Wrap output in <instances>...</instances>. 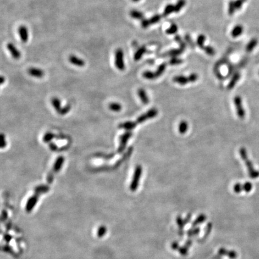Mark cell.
<instances>
[{
  "instance_id": "cell-8",
  "label": "cell",
  "mask_w": 259,
  "mask_h": 259,
  "mask_svg": "<svg viewBox=\"0 0 259 259\" xmlns=\"http://www.w3.org/2000/svg\"><path fill=\"white\" fill-rule=\"evenodd\" d=\"M18 34L23 43H26L28 40V31L27 28L24 25H21L18 28Z\"/></svg>"
},
{
  "instance_id": "cell-2",
  "label": "cell",
  "mask_w": 259,
  "mask_h": 259,
  "mask_svg": "<svg viewBox=\"0 0 259 259\" xmlns=\"http://www.w3.org/2000/svg\"><path fill=\"white\" fill-rule=\"evenodd\" d=\"M158 113V111L156 108H152L149 109L148 112H146L145 113L140 115L136 120V122H135V123L136 125H137L138 124H141L148 120L155 118L157 116Z\"/></svg>"
},
{
  "instance_id": "cell-41",
  "label": "cell",
  "mask_w": 259,
  "mask_h": 259,
  "mask_svg": "<svg viewBox=\"0 0 259 259\" xmlns=\"http://www.w3.org/2000/svg\"><path fill=\"white\" fill-rule=\"evenodd\" d=\"M233 190L236 192L239 193L243 190V185L239 183H237L234 185Z\"/></svg>"
},
{
  "instance_id": "cell-4",
  "label": "cell",
  "mask_w": 259,
  "mask_h": 259,
  "mask_svg": "<svg viewBox=\"0 0 259 259\" xmlns=\"http://www.w3.org/2000/svg\"><path fill=\"white\" fill-rule=\"evenodd\" d=\"M142 173V167L140 165H138L135 167V172L133 174V179L130 185V190L131 191H135L138 189V182Z\"/></svg>"
},
{
  "instance_id": "cell-24",
  "label": "cell",
  "mask_w": 259,
  "mask_h": 259,
  "mask_svg": "<svg viewBox=\"0 0 259 259\" xmlns=\"http://www.w3.org/2000/svg\"><path fill=\"white\" fill-rule=\"evenodd\" d=\"M52 104L53 107L56 110V111L58 113H59V112H60V111L61 110V109H62L61 107L60 100L58 98H53L52 99Z\"/></svg>"
},
{
  "instance_id": "cell-22",
  "label": "cell",
  "mask_w": 259,
  "mask_h": 259,
  "mask_svg": "<svg viewBox=\"0 0 259 259\" xmlns=\"http://www.w3.org/2000/svg\"><path fill=\"white\" fill-rule=\"evenodd\" d=\"M166 67H167V64L166 63H163L158 66L156 71L155 72L156 78L159 77L160 76H161L163 74V73L164 72V71L166 70Z\"/></svg>"
},
{
  "instance_id": "cell-17",
  "label": "cell",
  "mask_w": 259,
  "mask_h": 259,
  "mask_svg": "<svg viewBox=\"0 0 259 259\" xmlns=\"http://www.w3.org/2000/svg\"><path fill=\"white\" fill-rule=\"evenodd\" d=\"M136 127L135 122L133 121H127L124 123L120 124L119 127L121 128H124L127 130H131L135 128Z\"/></svg>"
},
{
  "instance_id": "cell-19",
  "label": "cell",
  "mask_w": 259,
  "mask_h": 259,
  "mask_svg": "<svg viewBox=\"0 0 259 259\" xmlns=\"http://www.w3.org/2000/svg\"><path fill=\"white\" fill-rule=\"evenodd\" d=\"M130 15L132 18L136 19L138 20H142L143 19H144L143 13L136 10H131L130 12Z\"/></svg>"
},
{
  "instance_id": "cell-38",
  "label": "cell",
  "mask_w": 259,
  "mask_h": 259,
  "mask_svg": "<svg viewBox=\"0 0 259 259\" xmlns=\"http://www.w3.org/2000/svg\"><path fill=\"white\" fill-rule=\"evenodd\" d=\"M161 16L160 15H154V16H153L149 19L151 24H155V23H158L161 20Z\"/></svg>"
},
{
  "instance_id": "cell-32",
  "label": "cell",
  "mask_w": 259,
  "mask_h": 259,
  "mask_svg": "<svg viewBox=\"0 0 259 259\" xmlns=\"http://www.w3.org/2000/svg\"><path fill=\"white\" fill-rule=\"evenodd\" d=\"M177 31H178V26L174 23H172L171 26L166 30V32L167 34L171 35L176 34Z\"/></svg>"
},
{
  "instance_id": "cell-35",
  "label": "cell",
  "mask_w": 259,
  "mask_h": 259,
  "mask_svg": "<svg viewBox=\"0 0 259 259\" xmlns=\"http://www.w3.org/2000/svg\"><path fill=\"white\" fill-rule=\"evenodd\" d=\"M203 49H204V51L206 52V53L208 55L212 56V55H214L215 53V49L212 46H205V48H204Z\"/></svg>"
},
{
  "instance_id": "cell-37",
  "label": "cell",
  "mask_w": 259,
  "mask_h": 259,
  "mask_svg": "<svg viewBox=\"0 0 259 259\" xmlns=\"http://www.w3.org/2000/svg\"><path fill=\"white\" fill-rule=\"evenodd\" d=\"M243 185V190L245 191L246 192H249L251 190H252L253 188V185L251 183L249 182H245Z\"/></svg>"
},
{
  "instance_id": "cell-13",
  "label": "cell",
  "mask_w": 259,
  "mask_h": 259,
  "mask_svg": "<svg viewBox=\"0 0 259 259\" xmlns=\"http://www.w3.org/2000/svg\"><path fill=\"white\" fill-rule=\"evenodd\" d=\"M138 94L142 102L145 104H147L149 102V99L145 89L140 88L138 90Z\"/></svg>"
},
{
  "instance_id": "cell-47",
  "label": "cell",
  "mask_w": 259,
  "mask_h": 259,
  "mask_svg": "<svg viewBox=\"0 0 259 259\" xmlns=\"http://www.w3.org/2000/svg\"><path fill=\"white\" fill-rule=\"evenodd\" d=\"M132 1H134V2H138L140 0H132Z\"/></svg>"
},
{
  "instance_id": "cell-43",
  "label": "cell",
  "mask_w": 259,
  "mask_h": 259,
  "mask_svg": "<svg viewBox=\"0 0 259 259\" xmlns=\"http://www.w3.org/2000/svg\"><path fill=\"white\" fill-rule=\"evenodd\" d=\"M1 148H4L6 146V140L4 134L1 135Z\"/></svg>"
},
{
  "instance_id": "cell-30",
  "label": "cell",
  "mask_w": 259,
  "mask_h": 259,
  "mask_svg": "<svg viewBox=\"0 0 259 259\" xmlns=\"http://www.w3.org/2000/svg\"><path fill=\"white\" fill-rule=\"evenodd\" d=\"M236 7L235 5V1L231 0L228 2V13L229 15H233L236 10Z\"/></svg>"
},
{
  "instance_id": "cell-10",
  "label": "cell",
  "mask_w": 259,
  "mask_h": 259,
  "mask_svg": "<svg viewBox=\"0 0 259 259\" xmlns=\"http://www.w3.org/2000/svg\"><path fill=\"white\" fill-rule=\"evenodd\" d=\"M28 73L31 76L37 77V78H41L45 75V72L42 70L37 68H30L28 70Z\"/></svg>"
},
{
  "instance_id": "cell-44",
  "label": "cell",
  "mask_w": 259,
  "mask_h": 259,
  "mask_svg": "<svg viewBox=\"0 0 259 259\" xmlns=\"http://www.w3.org/2000/svg\"><path fill=\"white\" fill-rule=\"evenodd\" d=\"M243 1L241 0H235V5L236 10H240L242 7Z\"/></svg>"
},
{
  "instance_id": "cell-5",
  "label": "cell",
  "mask_w": 259,
  "mask_h": 259,
  "mask_svg": "<svg viewBox=\"0 0 259 259\" xmlns=\"http://www.w3.org/2000/svg\"><path fill=\"white\" fill-rule=\"evenodd\" d=\"M233 102L236 109V112L238 117L241 119H243L245 117V110L243 107L241 97L239 95L235 96L233 99Z\"/></svg>"
},
{
  "instance_id": "cell-14",
  "label": "cell",
  "mask_w": 259,
  "mask_h": 259,
  "mask_svg": "<svg viewBox=\"0 0 259 259\" xmlns=\"http://www.w3.org/2000/svg\"><path fill=\"white\" fill-rule=\"evenodd\" d=\"M64 158L63 156H59L56 158L55 162V164L53 165L54 172H58L61 170V167L64 163Z\"/></svg>"
},
{
  "instance_id": "cell-36",
  "label": "cell",
  "mask_w": 259,
  "mask_h": 259,
  "mask_svg": "<svg viewBox=\"0 0 259 259\" xmlns=\"http://www.w3.org/2000/svg\"><path fill=\"white\" fill-rule=\"evenodd\" d=\"M185 40L187 43L190 46L191 48H195V44H194L193 40H192V38H191L190 35H185Z\"/></svg>"
},
{
  "instance_id": "cell-11",
  "label": "cell",
  "mask_w": 259,
  "mask_h": 259,
  "mask_svg": "<svg viewBox=\"0 0 259 259\" xmlns=\"http://www.w3.org/2000/svg\"><path fill=\"white\" fill-rule=\"evenodd\" d=\"M173 81L174 82L177 83L181 85H185L190 82L189 77L184 76H176L173 78Z\"/></svg>"
},
{
  "instance_id": "cell-39",
  "label": "cell",
  "mask_w": 259,
  "mask_h": 259,
  "mask_svg": "<svg viewBox=\"0 0 259 259\" xmlns=\"http://www.w3.org/2000/svg\"><path fill=\"white\" fill-rule=\"evenodd\" d=\"M150 25H151V22H150L149 19L144 18L141 21V25H142V28H148Z\"/></svg>"
},
{
  "instance_id": "cell-48",
  "label": "cell",
  "mask_w": 259,
  "mask_h": 259,
  "mask_svg": "<svg viewBox=\"0 0 259 259\" xmlns=\"http://www.w3.org/2000/svg\"><path fill=\"white\" fill-rule=\"evenodd\" d=\"M242 1H243V2H246V0H241Z\"/></svg>"
},
{
  "instance_id": "cell-28",
  "label": "cell",
  "mask_w": 259,
  "mask_h": 259,
  "mask_svg": "<svg viewBox=\"0 0 259 259\" xmlns=\"http://www.w3.org/2000/svg\"><path fill=\"white\" fill-rule=\"evenodd\" d=\"M109 109L113 112H120L122 109V106L121 104L118 103H112L109 106Z\"/></svg>"
},
{
  "instance_id": "cell-26",
  "label": "cell",
  "mask_w": 259,
  "mask_h": 259,
  "mask_svg": "<svg viewBox=\"0 0 259 259\" xmlns=\"http://www.w3.org/2000/svg\"><path fill=\"white\" fill-rule=\"evenodd\" d=\"M206 40V37L204 35H199L197 38V45L200 48V49H204V43Z\"/></svg>"
},
{
  "instance_id": "cell-6",
  "label": "cell",
  "mask_w": 259,
  "mask_h": 259,
  "mask_svg": "<svg viewBox=\"0 0 259 259\" xmlns=\"http://www.w3.org/2000/svg\"><path fill=\"white\" fill-rule=\"evenodd\" d=\"M132 135H133L132 132L130 130H128L127 131L124 133L120 136V143L118 149V153L121 154L124 151V149H125L127 143L129 138L132 136Z\"/></svg>"
},
{
  "instance_id": "cell-27",
  "label": "cell",
  "mask_w": 259,
  "mask_h": 259,
  "mask_svg": "<svg viewBox=\"0 0 259 259\" xmlns=\"http://www.w3.org/2000/svg\"><path fill=\"white\" fill-rule=\"evenodd\" d=\"M142 76L144 78L148 79V80H153V79H155L156 78L155 72H153V71H145L143 73Z\"/></svg>"
},
{
  "instance_id": "cell-3",
  "label": "cell",
  "mask_w": 259,
  "mask_h": 259,
  "mask_svg": "<svg viewBox=\"0 0 259 259\" xmlns=\"http://www.w3.org/2000/svg\"><path fill=\"white\" fill-rule=\"evenodd\" d=\"M115 64L116 67L121 71L125 69V64L124 61V52L121 48L117 49L115 52Z\"/></svg>"
},
{
  "instance_id": "cell-18",
  "label": "cell",
  "mask_w": 259,
  "mask_h": 259,
  "mask_svg": "<svg viewBox=\"0 0 259 259\" xmlns=\"http://www.w3.org/2000/svg\"><path fill=\"white\" fill-rule=\"evenodd\" d=\"M243 31V28L242 25H238L233 28L232 31V35L234 38L238 37L242 35Z\"/></svg>"
},
{
  "instance_id": "cell-46",
  "label": "cell",
  "mask_w": 259,
  "mask_h": 259,
  "mask_svg": "<svg viewBox=\"0 0 259 259\" xmlns=\"http://www.w3.org/2000/svg\"><path fill=\"white\" fill-rule=\"evenodd\" d=\"M0 80H1V84H2L4 82V81H5V77L4 76H1Z\"/></svg>"
},
{
  "instance_id": "cell-9",
  "label": "cell",
  "mask_w": 259,
  "mask_h": 259,
  "mask_svg": "<svg viewBox=\"0 0 259 259\" xmlns=\"http://www.w3.org/2000/svg\"><path fill=\"white\" fill-rule=\"evenodd\" d=\"M69 60L71 64L76 66L84 67L85 65V62L84 61V59L73 55H71L70 56Z\"/></svg>"
},
{
  "instance_id": "cell-29",
  "label": "cell",
  "mask_w": 259,
  "mask_h": 259,
  "mask_svg": "<svg viewBox=\"0 0 259 259\" xmlns=\"http://www.w3.org/2000/svg\"><path fill=\"white\" fill-rule=\"evenodd\" d=\"M183 50H182L181 48L179 49H173L170 50L168 53L167 55L171 57H176L177 56L180 55L182 52Z\"/></svg>"
},
{
  "instance_id": "cell-15",
  "label": "cell",
  "mask_w": 259,
  "mask_h": 259,
  "mask_svg": "<svg viewBox=\"0 0 259 259\" xmlns=\"http://www.w3.org/2000/svg\"><path fill=\"white\" fill-rule=\"evenodd\" d=\"M258 44V40L256 38H253L247 44L246 46V51L251 52L253 51Z\"/></svg>"
},
{
  "instance_id": "cell-45",
  "label": "cell",
  "mask_w": 259,
  "mask_h": 259,
  "mask_svg": "<svg viewBox=\"0 0 259 259\" xmlns=\"http://www.w3.org/2000/svg\"><path fill=\"white\" fill-rule=\"evenodd\" d=\"M49 147H50L52 151H56V149H57V147L56 146V145H55L54 143H51V144H50V145H49Z\"/></svg>"
},
{
  "instance_id": "cell-20",
  "label": "cell",
  "mask_w": 259,
  "mask_h": 259,
  "mask_svg": "<svg viewBox=\"0 0 259 259\" xmlns=\"http://www.w3.org/2000/svg\"><path fill=\"white\" fill-rule=\"evenodd\" d=\"M189 129V124L187 121H181L179 125V132L181 134H185Z\"/></svg>"
},
{
  "instance_id": "cell-31",
  "label": "cell",
  "mask_w": 259,
  "mask_h": 259,
  "mask_svg": "<svg viewBox=\"0 0 259 259\" xmlns=\"http://www.w3.org/2000/svg\"><path fill=\"white\" fill-rule=\"evenodd\" d=\"M49 190V187L48 186L45 185H41L38 186L35 189V192H37L40 193V194L47 192Z\"/></svg>"
},
{
  "instance_id": "cell-42",
  "label": "cell",
  "mask_w": 259,
  "mask_h": 259,
  "mask_svg": "<svg viewBox=\"0 0 259 259\" xmlns=\"http://www.w3.org/2000/svg\"><path fill=\"white\" fill-rule=\"evenodd\" d=\"M70 108H71V107H70V105L66 106L65 107H64L63 108L61 109V110L60 111L59 114H61V115H65V114L69 112V110H70Z\"/></svg>"
},
{
  "instance_id": "cell-1",
  "label": "cell",
  "mask_w": 259,
  "mask_h": 259,
  "mask_svg": "<svg viewBox=\"0 0 259 259\" xmlns=\"http://www.w3.org/2000/svg\"><path fill=\"white\" fill-rule=\"evenodd\" d=\"M239 154L242 158V160L245 162L250 178L252 179L258 178L259 177V171L254 169L252 161L248 158L247 151L245 148H241L239 149Z\"/></svg>"
},
{
  "instance_id": "cell-12",
  "label": "cell",
  "mask_w": 259,
  "mask_h": 259,
  "mask_svg": "<svg viewBox=\"0 0 259 259\" xmlns=\"http://www.w3.org/2000/svg\"><path fill=\"white\" fill-rule=\"evenodd\" d=\"M241 77V74L239 72H236L232 76V79H230V82L228 83L227 85V89H232L236 84H237L238 81L239 80Z\"/></svg>"
},
{
  "instance_id": "cell-16",
  "label": "cell",
  "mask_w": 259,
  "mask_h": 259,
  "mask_svg": "<svg viewBox=\"0 0 259 259\" xmlns=\"http://www.w3.org/2000/svg\"><path fill=\"white\" fill-rule=\"evenodd\" d=\"M146 48L145 46H142L140 47L135 53L134 59L136 61L140 60L142 58V56L146 53Z\"/></svg>"
},
{
  "instance_id": "cell-23",
  "label": "cell",
  "mask_w": 259,
  "mask_h": 259,
  "mask_svg": "<svg viewBox=\"0 0 259 259\" xmlns=\"http://www.w3.org/2000/svg\"><path fill=\"white\" fill-rule=\"evenodd\" d=\"M174 40L179 44V47H180L179 48H181L182 50L184 51L186 48V43L184 42V41H183L181 37L179 35H176L175 37H174Z\"/></svg>"
},
{
  "instance_id": "cell-21",
  "label": "cell",
  "mask_w": 259,
  "mask_h": 259,
  "mask_svg": "<svg viewBox=\"0 0 259 259\" xmlns=\"http://www.w3.org/2000/svg\"><path fill=\"white\" fill-rule=\"evenodd\" d=\"M172 12H174V5L172 4H168L166 6L164 10L163 16L164 17H166L170 14H171Z\"/></svg>"
},
{
  "instance_id": "cell-34",
  "label": "cell",
  "mask_w": 259,
  "mask_h": 259,
  "mask_svg": "<svg viewBox=\"0 0 259 259\" xmlns=\"http://www.w3.org/2000/svg\"><path fill=\"white\" fill-rule=\"evenodd\" d=\"M182 63H183V60L179 58H177V57H172L169 61V64L171 65H172V66L179 65V64H182Z\"/></svg>"
},
{
  "instance_id": "cell-7",
  "label": "cell",
  "mask_w": 259,
  "mask_h": 259,
  "mask_svg": "<svg viewBox=\"0 0 259 259\" xmlns=\"http://www.w3.org/2000/svg\"><path fill=\"white\" fill-rule=\"evenodd\" d=\"M7 48L14 59H19L20 58L21 53L13 43H9L7 45Z\"/></svg>"
},
{
  "instance_id": "cell-25",
  "label": "cell",
  "mask_w": 259,
  "mask_h": 259,
  "mask_svg": "<svg viewBox=\"0 0 259 259\" xmlns=\"http://www.w3.org/2000/svg\"><path fill=\"white\" fill-rule=\"evenodd\" d=\"M185 0H178L176 4L174 5V12H179L185 5Z\"/></svg>"
},
{
  "instance_id": "cell-33",
  "label": "cell",
  "mask_w": 259,
  "mask_h": 259,
  "mask_svg": "<svg viewBox=\"0 0 259 259\" xmlns=\"http://www.w3.org/2000/svg\"><path fill=\"white\" fill-rule=\"evenodd\" d=\"M54 137H55V135L53 133H52L51 132H48L45 135L43 138V140L45 143H48V142H50L52 139L54 138Z\"/></svg>"
},
{
  "instance_id": "cell-40",
  "label": "cell",
  "mask_w": 259,
  "mask_h": 259,
  "mask_svg": "<svg viewBox=\"0 0 259 259\" xmlns=\"http://www.w3.org/2000/svg\"><path fill=\"white\" fill-rule=\"evenodd\" d=\"M188 77H189V79L190 82H191V83L196 82L198 80V78H199V76L196 73H192V74L189 75Z\"/></svg>"
}]
</instances>
